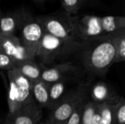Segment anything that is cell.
Masks as SVG:
<instances>
[{"label": "cell", "instance_id": "1", "mask_svg": "<svg viewBox=\"0 0 125 124\" xmlns=\"http://www.w3.org/2000/svg\"><path fill=\"white\" fill-rule=\"evenodd\" d=\"M79 56L81 65L91 76L103 77L114 64V46L106 35L89 40L75 53Z\"/></svg>", "mask_w": 125, "mask_h": 124}, {"label": "cell", "instance_id": "2", "mask_svg": "<svg viewBox=\"0 0 125 124\" xmlns=\"http://www.w3.org/2000/svg\"><path fill=\"white\" fill-rule=\"evenodd\" d=\"M44 31L58 39L75 45L81 46L83 43L80 37L75 25V15L67 12L40 15L35 18Z\"/></svg>", "mask_w": 125, "mask_h": 124}, {"label": "cell", "instance_id": "3", "mask_svg": "<svg viewBox=\"0 0 125 124\" xmlns=\"http://www.w3.org/2000/svg\"><path fill=\"white\" fill-rule=\"evenodd\" d=\"M81 46L67 43L43 30L34 59L42 65H51L59 58L75 54Z\"/></svg>", "mask_w": 125, "mask_h": 124}, {"label": "cell", "instance_id": "4", "mask_svg": "<svg viewBox=\"0 0 125 124\" xmlns=\"http://www.w3.org/2000/svg\"><path fill=\"white\" fill-rule=\"evenodd\" d=\"M89 87L87 84H81L75 90L66 94L61 103L53 109L49 118L50 124H67L76 107L89 97Z\"/></svg>", "mask_w": 125, "mask_h": 124}, {"label": "cell", "instance_id": "5", "mask_svg": "<svg viewBox=\"0 0 125 124\" xmlns=\"http://www.w3.org/2000/svg\"><path fill=\"white\" fill-rule=\"evenodd\" d=\"M18 30L21 32L19 39L22 46L28 56L31 59H34L37 46L43 34L42 26L35 18L27 12H24Z\"/></svg>", "mask_w": 125, "mask_h": 124}, {"label": "cell", "instance_id": "6", "mask_svg": "<svg viewBox=\"0 0 125 124\" xmlns=\"http://www.w3.org/2000/svg\"><path fill=\"white\" fill-rule=\"evenodd\" d=\"M81 70L72 62H63L44 69L40 80L51 84L59 81H70L78 77Z\"/></svg>", "mask_w": 125, "mask_h": 124}, {"label": "cell", "instance_id": "7", "mask_svg": "<svg viewBox=\"0 0 125 124\" xmlns=\"http://www.w3.org/2000/svg\"><path fill=\"white\" fill-rule=\"evenodd\" d=\"M75 25L81 39L83 42L106 36L101 25V17L84 15H75Z\"/></svg>", "mask_w": 125, "mask_h": 124}, {"label": "cell", "instance_id": "8", "mask_svg": "<svg viewBox=\"0 0 125 124\" xmlns=\"http://www.w3.org/2000/svg\"><path fill=\"white\" fill-rule=\"evenodd\" d=\"M42 108L35 102L23 106L12 113H8L5 124H37L42 118Z\"/></svg>", "mask_w": 125, "mask_h": 124}, {"label": "cell", "instance_id": "9", "mask_svg": "<svg viewBox=\"0 0 125 124\" xmlns=\"http://www.w3.org/2000/svg\"><path fill=\"white\" fill-rule=\"evenodd\" d=\"M7 76L8 79H11L16 86L18 109L34 102L31 92L32 82L31 80L23 76L15 67L7 71Z\"/></svg>", "mask_w": 125, "mask_h": 124}, {"label": "cell", "instance_id": "10", "mask_svg": "<svg viewBox=\"0 0 125 124\" xmlns=\"http://www.w3.org/2000/svg\"><path fill=\"white\" fill-rule=\"evenodd\" d=\"M0 50L3 53L12 58L16 64L26 60H32L22 46L19 38L15 35L0 37Z\"/></svg>", "mask_w": 125, "mask_h": 124}, {"label": "cell", "instance_id": "11", "mask_svg": "<svg viewBox=\"0 0 125 124\" xmlns=\"http://www.w3.org/2000/svg\"><path fill=\"white\" fill-rule=\"evenodd\" d=\"M89 94L92 100L98 104H116L122 98V96H119L114 94L108 86L103 82H99L94 84L91 89L89 88Z\"/></svg>", "mask_w": 125, "mask_h": 124}, {"label": "cell", "instance_id": "12", "mask_svg": "<svg viewBox=\"0 0 125 124\" xmlns=\"http://www.w3.org/2000/svg\"><path fill=\"white\" fill-rule=\"evenodd\" d=\"M24 12L2 14L0 16V37L15 35L23 18Z\"/></svg>", "mask_w": 125, "mask_h": 124}, {"label": "cell", "instance_id": "13", "mask_svg": "<svg viewBox=\"0 0 125 124\" xmlns=\"http://www.w3.org/2000/svg\"><path fill=\"white\" fill-rule=\"evenodd\" d=\"M50 84L39 79L32 82L31 92L34 102L41 107H49Z\"/></svg>", "mask_w": 125, "mask_h": 124}, {"label": "cell", "instance_id": "14", "mask_svg": "<svg viewBox=\"0 0 125 124\" xmlns=\"http://www.w3.org/2000/svg\"><path fill=\"white\" fill-rule=\"evenodd\" d=\"M35 59L26 60L16 64L15 68L26 78L31 82L40 79L41 74L44 69H42Z\"/></svg>", "mask_w": 125, "mask_h": 124}, {"label": "cell", "instance_id": "15", "mask_svg": "<svg viewBox=\"0 0 125 124\" xmlns=\"http://www.w3.org/2000/svg\"><path fill=\"white\" fill-rule=\"evenodd\" d=\"M116 52L114 64L124 61L125 59V29L108 34Z\"/></svg>", "mask_w": 125, "mask_h": 124}, {"label": "cell", "instance_id": "16", "mask_svg": "<svg viewBox=\"0 0 125 124\" xmlns=\"http://www.w3.org/2000/svg\"><path fill=\"white\" fill-rule=\"evenodd\" d=\"M69 81H59L50 84L49 87V98L50 105L49 107L55 108L64 99L66 94V86Z\"/></svg>", "mask_w": 125, "mask_h": 124}, {"label": "cell", "instance_id": "17", "mask_svg": "<svg viewBox=\"0 0 125 124\" xmlns=\"http://www.w3.org/2000/svg\"><path fill=\"white\" fill-rule=\"evenodd\" d=\"M101 25L105 35L125 29V18L124 16L108 15L101 17Z\"/></svg>", "mask_w": 125, "mask_h": 124}, {"label": "cell", "instance_id": "18", "mask_svg": "<svg viewBox=\"0 0 125 124\" xmlns=\"http://www.w3.org/2000/svg\"><path fill=\"white\" fill-rule=\"evenodd\" d=\"M118 103L98 104V111L103 124H116V110Z\"/></svg>", "mask_w": 125, "mask_h": 124}, {"label": "cell", "instance_id": "19", "mask_svg": "<svg viewBox=\"0 0 125 124\" xmlns=\"http://www.w3.org/2000/svg\"><path fill=\"white\" fill-rule=\"evenodd\" d=\"M98 103L92 100H86L81 114V124H92V118L97 109Z\"/></svg>", "mask_w": 125, "mask_h": 124}, {"label": "cell", "instance_id": "20", "mask_svg": "<svg viewBox=\"0 0 125 124\" xmlns=\"http://www.w3.org/2000/svg\"><path fill=\"white\" fill-rule=\"evenodd\" d=\"M8 107H9V113H12L18 109V91L15 84L11 79H9Z\"/></svg>", "mask_w": 125, "mask_h": 124}, {"label": "cell", "instance_id": "21", "mask_svg": "<svg viewBox=\"0 0 125 124\" xmlns=\"http://www.w3.org/2000/svg\"><path fill=\"white\" fill-rule=\"evenodd\" d=\"M89 0H62L64 11L70 15H76Z\"/></svg>", "mask_w": 125, "mask_h": 124}, {"label": "cell", "instance_id": "22", "mask_svg": "<svg viewBox=\"0 0 125 124\" xmlns=\"http://www.w3.org/2000/svg\"><path fill=\"white\" fill-rule=\"evenodd\" d=\"M88 98H86L85 100L81 102L75 109L72 115H70V118L68 119L67 124H81V114L82 110L83 108V105Z\"/></svg>", "mask_w": 125, "mask_h": 124}, {"label": "cell", "instance_id": "23", "mask_svg": "<svg viewBox=\"0 0 125 124\" xmlns=\"http://www.w3.org/2000/svg\"><path fill=\"white\" fill-rule=\"evenodd\" d=\"M15 61L7 55L0 53V69L10 70L15 67Z\"/></svg>", "mask_w": 125, "mask_h": 124}, {"label": "cell", "instance_id": "24", "mask_svg": "<svg viewBox=\"0 0 125 124\" xmlns=\"http://www.w3.org/2000/svg\"><path fill=\"white\" fill-rule=\"evenodd\" d=\"M116 124H125V102L123 97L118 103L116 110Z\"/></svg>", "mask_w": 125, "mask_h": 124}, {"label": "cell", "instance_id": "25", "mask_svg": "<svg viewBox=\"0 0 125 124\" xmlns=\"http://www.w3.org/2000/svg\"><path fill=\"white\" fill-rule=\"evenodd\" d=\"M33 1H36V2H38V3H42V2H44L45 0H33Z\"/></svg>", "mask_w": 125, "mask_h": 124}, {"label": "cell", "instance_id": "26", "mask_svg": "<svg viewBox=\"0 0 125 124\" xmlns=\"http://www.w3.org/2000/svg\"><path fill=\"white\" fill-rule=\"evenodd\" d=\"M37 124H50L49 123H48V122H43V123H38Z\"/></svg>", "mask_w": 125, "mask_h": 124}, {"label": "cell", "instance_id": "27", "mask_svg": "<svg viewBox=\"0 0 125 124\" xmlns=\"http://www.w3.org/2000/svg\"><path fill=\"white\" fill-rule=\"evenodd\" d=\"M2 14H3V12H2V11H1V7H0V16H1Z\"/></svg>", "mask_w": 125, "mask_h": 124}, {"label": "cell", "instance_id": "28", "mask_svg": "<svg viewBox=\"0 0 125 124\" xmlns=\"http://www.w3.org/2000/svg\"><path fill=\"white\" fill-rule=\"evenodd\" d=\"M0 53H2V52H1V50H0Z\"/></svg>", "mask_w": 125, "mask_h": 124}, {"label": "cell", "instance_id": "29", "mask_svg": "<svg viewBox=\"0 0 125 124\" xmlns=\"http://www.w3.org/2000/svg\"></svg>", "mask_w": 125, "mask_h": 124}]
</instances>
